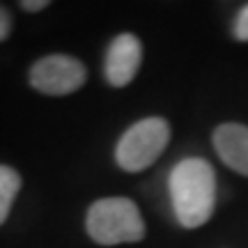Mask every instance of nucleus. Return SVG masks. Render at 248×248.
Wrapping results in <instances>:
<instances>
[{
    "mask_svg": "<svg viewBox=\"0 0 248 248\" xmlns=\"http://www.w3.org/2000/svg\"><path fill=\"white\" fill-rule=\"evenodd\" d=\"M172 214L184 230H198L212 221L218 200L216 170L202 156H184L168 175Z\"/></svg>",
    "mask_w": 248,
    "mask_h": 248,
    "instance_id": "1",
    "label": "nucleus"
},
{
    "mask_svg": "<svg viewBox=\"0 0 248 248\" xmlns=\"http://www.w3.org/2000/svg\"><path fill=\"white\" fill-rule=\"evenodd\" d=\"M85 232L99 246H122L138 244L147 234V225L140 207L131 198L108 195L99 198L85 212Z\"/></svg>",
    "mask_w": 248,
    "mask_h": 248,
    "instance_id": "2",
    "label": "nucleus"
},
{
    "mask_svg": "<svg viewBox=\"0 0 248 248\" xmlns=\"http://www.w3.org/2000/svg\"><path fill=\"white\" fill-rule=\"evenodd\" d=\"M170 136H172L170 122L161 115H150L133 122L115 142L113 156L117 168L131 175L147 170L166 152Z\"/></svg>",
    "mask_w": 248,
    "mask_h": 248,
    "instance_id": "3",
    "label": "nucleus"
},
{
    "mask_svg": "<svg viewBox=\"0 0 248 248\" xmlns=\"http://www.w3.org/2000/svg\"><path fill=\"white\" fill-rule=\"evenodd\" d=\"M88 83V67L76 55L48 53L28 69V85L46 97H67Z\"/></svg>",
    "mask_w": 248,
    "mask_h": 248,
    "instance_id": "4",
    "label": "nucleus"
},
{
    "mask_svg": "<svg viewBox=\"0 0 248 248\" xmlns=\"http://www.w3.org/2000/svg\"><path fill=\"white\" fill-rule=\"evenodd\" d=\"M142 67V42L133 32H120L110 39L104 55V76L110 88L131 85Z\"/></svg>",
    "mask_w": 248,
    "mask_h": 248,
    "instance_id": "5",
    "label": "nucleus"
},
{
    "mask_svg": "<svg viewBox=\"0 0 248 248\" xmlns=\"http://www.w3.org/2000/svg\"><path fill=\"white\" fill-rule=\"evenodd\" d=\"M216 156L241 177H248V124L221 122L212 131Z\"/></svg>",
    "mask_w": 248,
    "mask_h": 248,
    "instance_id": "6",
    "label": "nucleus"
},
{
    "mask_svg": "<svg viewBox=\"0 0 248 248\" xmlns=\"http://www.w3.org/2000/svg\"><path fill=\"white\" fill-rule=\"evenodd\" d=\"M23 188V177L16 168L7 163H0V225H5L16 202L18 193Z\"/></svg>",
    "mask_w": 248,
    "mask_h": 248,
    "instance_id": "7",
    "label": "nucleus"
},
{
    "mask_svg": "<svg viewBox=\"0 0 248 248\" xmlns=\"http://www.w3.org/2000/svg\"><path fill=\"white\" fill-rule=\"evenodd\" d=\"M230 32L237 42H241V44H246L248 42V2L246 5H241V9L237 12V16H234V21H232Z\"/></svg>",
    "mask_w": 248,
    "mask_h": 248,
    "instance_id": "8",
    "label": "nucleus"
},
{
    "mask_svg": "<svg viewBox=\"0 0 248 248\" xmlns=\"http://www.w3.org/2000/svg\"><path fill=\"white\" fill-rule=\"evenodd\" d=\"M12 32H14V14H12V9L7 5L0 2V44L7 42Z\"/></svg>",
    "mask_w": 248,
    "mask_h": 248,
    "instance_id": "9",
    "label": "nucleus"
},
{
    "mask_svg": "<svg viewBox=\"0 0 248 248\" xmlns=\"http://www.w3.org/2000/svg\"><path fill=\"white\" fill-rule=\"evenodd\" d=\"M48 7H51V0H21L18 2V9H23L26 14H39Z\"/></svg>",
    "mask_w": 248,
    "mask_h": 248,
    "instance_id": "10",
    "label": "nucleus"
}]
</instances>
